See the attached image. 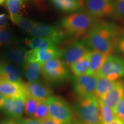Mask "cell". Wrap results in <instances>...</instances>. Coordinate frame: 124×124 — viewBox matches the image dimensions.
<instances>
[{"label": "cell", "instance_id": "ab89813d", "mask_svg": "<svg viewBox=\"0 0 124 124\" xmlns=\"http://www.w3.org/2000/svg\"><path fill=\"white\" fill-rule=\"evenodd\" d=\"M5 1V0H0V4H2V3L4 2Z\"/></svg>", "mask_w": 124, "mask_h": 124}, {"label": "cell", "instance_id": "836d02e7", "mask_svg": "<svg viewBox=\"0 0 124 124\" xmlns=\"http://www.w3.org/2000/svg\"><path fill=\"white\" fill-rule=\"evenodd\" d=\"M40 123H41V124H63L60 122L58 121V120L51 117L50 116L44 119V120L41 121Z\"/></svg>", "mask_w": 124, "mask_h": 124}, {"label": "cell", "instance_id": "7402d4cb", "mask_svg": "<svg viewBox=\"0 0 124 124\" xmlns=\"http://www.w3.org/2000/svg\"><path fill=\"white\" fill-rule=\"evenodd\" d=\"M91 52L87 54L81 59L70 66L71 71L73 72L75 76H80L86 74L87 72L89 70L90 64Z\"/></svg>", "mask_w": 124, "mask_h": 124}, {"label": "cell", "instance_id": "f35d334b", "mask_svg": "<svg viewBox=\"0 0 124 124\" xmlns=\"http://www.w3.org/2000/svg\"><path fill=\"white\" fill-rule=\"evenodd\" d=\"M106 1H108V2H110L113 3V2H114V1H115V0H106Z\"/></svg>", "mask_w": 124, "mask_h": 124}, {"label": "cell", "instance_id": "f1b7e54d", "mask_svg": "<svg viewBox=\"0 0 124 124\" xmlns=\"http://www.w3.org/2000/svg\"><path fill=\"white\" fill-rule=\"evenodd\" d=\"M113 4V15L118 18H124V0H115Z\"/></svg>", "mask_w": 124, "mask_h": 124}, {"label": "cell", "instance_id": "3957f363", "mask_svg": "<svg viewBox=\"0 0 124 124\" xmlns=\"http://www.w3.org/2000/svg\"><path fill=\"white\" fill-rule=\"evenodd\" d=\"M75 110L86 124H101L98 100L94 96L80 98L75 105Z\"/></svg>", "mask_w": 124, "mask_h": 124}, {"label": "cell", "instance_id": "8992f818", "mask_svg": "<svg viewBox=\"0 0 124 124\" xmlns=\"http://www.w3.org/2000/svg\"><path fill=\"white\" fill-rule=\"evenodd\" d=\"M97 76L112 80H117L118 79L124 77V59L117 55L108 56L97 72Z\"/></svg>", "mask_w": 124, "mask_h": 124}, {"label": "cell", "instance_id": "e575fe53", "mask_svg": "<svg viewBox=\"0 0 124 124\" xmlns=\"http://www.w3.org/2000/svg\"><path fill=\"white\" fill-rule=\"evenodd\" d=\"M19 121L13 120V119L8 118L4 119V120H0V124H20Z\"/></svg>", "mask_w": 124, "mask_h": 124}, {"label": "cell", "instance_id": "d590c367", "mask_svg": "<svg viewBox=\"0 0 124 124\" xmlns=\"http://www.w3.org/2000/svg\"><path fill=\"white\" fill-rule=\"evenodd\" d=\"M5 103V97L2 94H0V110H3Z\"/></svg>", "mask_w": 124, "mask_h": 124}, {"label": "cell", "instance_id": "d6a6232c", "mask_svg": "<svg viewBox=\"0 0 124 124\" xmlns=\"http://www.w3.org/2000/svg\"><path fill=\"white\" fill-rule=\"evenodd\" d=\"M8 23V20L5 14H0V28H6Z\"/></svg>", "mask_w": 124, "mask_h": 124}, {"label": "cell", "instance_id": "52a82bcc", "mask_svg": "<svg viewBox=\"0 0 124 124\" xmlns=\"http://www.w3.org/2000/svg\"><path fill=\"white\" fill-rule=\"evenodd\" d=\"M82 9L94 18H100L113 15V3L106 0H80Z\"/></svg>", "mask_w": 124, "mask_h": 124}, {"label": "cell", "instance_id": "5b68a950", "mask_svg": "<svg viewBox=\"0 0 124 124\" xmlns=\"http://www.w3.org/2000/svg\"><path fill=\"white\" fill-rule=\"evenodd\" d=\"M41 74L46 81L52 83L64 82L70 75L67 66L59 58L51 60L42 64Z\"/></svg>", "mask_w": 124, "mask_h": 124}, {"label": "cell", "instance_id": "83f0119b", "mask_svg": "<svg viewBox=\"0 0 124 124\" xmlns=\"http://www.w3.org/2000/svg\"><path fill=\"white\" fill-rule=\"evenodd\" d=\"M15 41L13 35L6 28H0V46L8 44Z\"/></svg>", "mask_w": 124, "mask_h": 124}, {"label": "cell", "instance_id": "8fae6325", "mask_svg": "<svg viewBox=\"0 0 124 124\" xmlns=\"http://www.w3.org/2000/svg\"><path fill=\"white\" fill-rule=\"evenodd\" d=\"M26 98H5L4 110L5 113L8 118L19 121L22 119L24 111L25 102Z\"/></svg>", "mask_w": 124, "mask_h": 124}, {"label": "cell", "instance_id": "ffe728a7", "mask_svg": "<svg viewBox=\"0 0 124 124\" xmlns=\"http://www.w3.org/2000/svg\"><path fill=\"white\" fill-rule=\"evenodd\" d=\"M51 4L60 11L75 12L82 9L80 0H49Z\"/></svg>", "mask_w": 124, "mask_h": 124}, {"label": "cell", "instance_id": "603a6c76", "mask_svg": "<svg viewBox=\"0 0 124 124\" xmlns=\"http://www.w3.org/2000/svg\"><path fill=\"white\" fill-rule=\"evenodd\" d=\"M6 6L9 11L10 19L13 23H15L18 18L23 16L24 5L21 0H7Z\"/></svg>", "mask_w": 124, "mask_h": 124}, {"label": "cell", "instance_id": "d6986e66", "mask_svg": "<svg viewBox=\"0 0 124 124\" xmlns=\"http://www.w3.org/2000/svg\"><path fill=\"white\" fill-rule=\"evenodd\" d=\"M108 55L99 51L93 50L91 52L90 64L89 70L86 74L90 75H97V72L100 70L106 60Z\"/></svg>", "mask_w": 124, "mask_h": 124}, {"label": "cell", "instance_id": "4fadbf2b", "mask_svg": "<svg viewBox=\"0 0 124 124\" xmlns=\"http://www.w3.org/2000/svg\"><path fill=\"white\" fill-rule=\"evenodd\" d=\"M0 94L5 98H26L24 83L12 82L0 78Z\"/></svg>", "mask_w": 124, "mask_h": 124}, {"label": "cell", "instance_id": "8d00e7d4", "mask_svg": "<svg viewBox=\"0 0 124 124\" xmlns=\"http://www.w3.org/2000/svg\"><path fill=\"white\" fill-rule=\"evenodd\" d=\"M108 124H124V122L121 121L119 120V119H118L117 118H116L113 121Z\"/></svg>", "mask_w": 124, "mask_h": 124}, {"label": "cell", "instance_id": "4316f807", "mask_svg": "<svg viewBox=\"0 0 124 124\" xmlns=\"http://www.w3.org/2000/svg\"><path fill=\"white\" fill-rule=\"evenodd\" d=\"M48 117H49V114L46 102H41L34 114L33 118L41 121Z\"/></svg>", "mask_w": 124, "mask_h": 124}, {"label": "cell", "instance_id": "6da1fadb", "mask_svg": "<svg viewBox=\"0 0 124 124\" xmlns=\"http://www.w3.org/2000/svg\"><path fill=\"white\" fill-rule=\"evenodd\" d=\"M122 30L113 23L97 21L85 40L93 50L109 56L116 49V46Z\"/></svg>", "mask_w": 124, "mask_h": 124}, {"label": "cell", "instance_id": "f546056e", "mask_svg": "<svg viewBox=\"0 0 124 124\" xmlns=\"http://www.w3.org/2000/svg\"><path fill=\"white\" fill-rule=\"evenodd\" d=\"M116 117L124 122V97L118 102L116 106L113 108Z\"/></svg>", "mask_w": 124, "mask_h": 124}, {"label": "cell", "instance_id": "30bf717a", "mask_svg": "<svg viewBox=\"0 0 124 124\" xmlns=\"http://www.w3.org/2000/svg\"><path fill=\"white\" fill-rule=\"evenodd\" d=\"M62 52L63 50L58 48L56 46H51L44 49H31L28 51L27 62H38L43 64L51 60L61 58Z\"/></svg>", "mask_w": 124, "mask_h": 124}, {"label": "cell", "instance_id": "60d3db41", "mask_svg": "<svg viewBox=\"0 0 124 124\" xmlns=\"http://www.w3.org/2000/svg\"><path fill=\"white\" fill-rule=\"evenodd\" d=\"M0 5H1V4H0Z\"/></svg>", "mask_w": 124, "mask_h": 124}, {"label": "cell", "instance_id": "7c38bea8", "mask_svg": "<svg viewBox=\"0 0 124 124\" xmlns=\"http://www.w3.org/2000/svg\"><path fill=\"white\" fill-rule=\"evenodd\" d=\"M26 95L36 99L41 102H46L52 96V91L50 88L39 82L24 83Z\"/></svg>", "mask_w": 124, "mask_h": 124}, {"label": "cell", "instance_id": "d4e9b609", "mask_svg": "<svg viewBox=\"0 0 124 124\" xmlns=\"http://www.w3.org/2000/svg\"><path fill=\"white\" fill-rule=\"evenodd\" d=\"M41 101L33 98L27 96L25 102L24 112L25 115L29 117H33L37 108H38Z\"/></svg>", "mask_w": 124, "mask_h": 124}, {"label": "cell", "instance_id": "5bb4252c", "mask_svg": "<svg viewBox=\"0 0 124 124\" xmlns=\"http://www.w3.org/2000/svg\"><path fill=\"white\" fill-rule=\"evenodd\" d=\"M123 97H124V81L118 80L115 86L98 100L113 109L118 102Z\"/></svg>", "mask_w": 124, "mask_h": 124}, {"label": "cell", "instance_id": "1f68e13d", "mask_svg": "<svg viewBox=\"0 0 124 124\" xmlns=\"http://www.w3.org/2000/svg\"><path fill=\"white\" fill-rule=\"evenodd\" d=\"M20 124H41L40 121L33 118H27L21 119L19 121Z\"/></svg>", "mask_w": 124, "mask_h": 124}, {"label": "cell", "instance_id": "74e56055", "mask_svg": "<svg viewBox=\"0 0 124 124\" xmlns=\"http://www.w3.org/2000/svg\"><path fill=\"white\" fill-rule=\"evenodd\" d=\"M72 124H86L83 122L81 120H75Z\"/></svg>", "mask_w": 124, "mask_h": 124}, {"label": "cell", "instance_id": "2e32d148", "mask_svg": "<svg viewBox=\"0 0 124 124\" xmlns=\"http://www.w3.org/2000/svg\"><path fill=\"white\" fill-rule=\"evenodd\" d=\"M0 78L15 83H23L19 68L8 63L0 64Z\"/></svg>", "mask_w": 124, "mask_h": 124}, {"label": "cell", "instance_id": "7a4b0ae2", "mask_svg": "<svg viewBox=\"0 0 124 124\" xmlns=\"http://www.w3.org/2000/svg\"><path fill=\"white\" fill-rule=\"evenodd\" d=\"M97 22L85 12L74 13L62 20L61 25L69 35L80 37L87 35Z\"/></svg>", "mask_w": 124, "mask_h": 124}, {"label": "cell", "instance_id": "484cf974", "mask_svg": "<svg viewBox=\"0 0 124 124\" xmlns=\"http://www.w3.org/2000/svg\"><path fill=\"white\" fill-rule=\"evenodd\" d=\"M38 23L33 20L22 16L18 18L16 21L15 24L17 25L18 27H20L23 31L29 33Z\"/></svg>", "mask_w": 124, "mask_h": 124}, {"label": "cell", "instance_id": "44dd1931", "mask_svg": "<svg viewBox=\"0 0 124 124\" xmlns=\"http://www.w3.org/2000/svg\"><path fill=\"white\" fill-rule=\"evenodd\" d=\"M117 80H112L106 78L98 77L94 94V97L97 100H99L115 86Z\"/></svg>", "mask_w": 124, "mask_h": 124}, {"label": "cell", "instance_id": "ac0fdd59", "mask_svg": "<svg viewBox=\"0 0 124 124\" xmlns=\"http://www.w3.org/2000/svg\"><path fill=\"white\" fill-rule=\"evenodd\" d=\"M42 71V64L38 62H26L23 66V73L28 82H39Z\"/></svg>", "mask_w": 124, "mask_h": 124}, {"label": "cell", "instance_id": "ba28073f", "mask_svg": "<svg viewBox=\"0 0 124 124\" xmlns=\"http://www.w3.org/2000/svg\"><path fill=\"white\" fill-rule=\"evenodd\" d=\"M90 49L85 40L75 41L63 50L62 56L63 61L66 66H70L91 52L92 50Z\"/></svg>", "mask_w": 124, "mask_h": 124}, {"label": "cell", "instance_id": "e0dca14e", "mask_svg": "<svg viewBox=\"0 0 124 124\" xmlns=\"http://www.w3.org/2000/svg\"><path fill=\"white\" fill-rule=\"evenodd\" d=\"M28 51L23 47H13L5 52V59L17 66H24L27 61Z\"/></svg>", "mask_w": 124, "mask_h": 124}, {"label": "cell", "instance_id": "9a60e30c", "mask_svg": "<svg viewBox=\"0 0 124 124\" xmlns=\"http://www.w3.org/2000/svg\"><path fill=\"white\" fill-rule=\"evenodd\" d=\"M29 34L32 38H64L63 32L54 26L40 23H38Z\"/></svg>", "mask_w": 124, "mask_h": 124}, {"label": "cell", "instance_id": "cb8c5ba5", "mask_svg": "<svg viewBox=\"0 0 124 124\" xmlns=\"http://www.w3.org/2000/svg\"><path fill=\"white\" fill-rule=\"evenodd\" d=\"M98 102L101 124H108L113 121L117 117L112 108L107 106L100 101H98Z\"/></svg>", "mask_w": 124, "mask_h": 124}, {"label": "cell", "instance_id": "277c9868", "mask_svg": "<svg viewBox=\"0 0 124 124\" xmlns=\"http://www.w3.org/2000/svg\"><path fill=\"white\" fill-rule=\"evenodd\" d=\"M49 116L63 124H72L73 113L66 101L58 97L51 96L46 101Z\"/></svg>", "mask_w": 124, "mask_h": 124}, {"label": "cell", "instance_id": "4dcf8cb0", "mask_svg": "<svg viewBox=\"0 0 124 124\" xmlns=\"http://www.w3.org/2000/svg\"><path fill=\"white\" fill-rule=\"evenodd\" d=\"M118 53L124 55V31H122L119 37L116 46V49Z\"/></svg>", "mask_w": 124, "mask_h": 124}, {"label": "cell", "instance_id": "9c48e42d", "mask_svg": "<svg viewBox=\"0 0 124 124\" xmlns=\"http://www.w3.org/2000/svg\"><path fill=\"white\" fill-rule=\"evenodd\" d=\"M98 77L97 75L85 74L73 78V88L80 98L94 96Z\"/></svg>", "mask_w": 124, "mask_h": 124}]
</instances>
